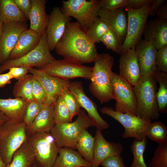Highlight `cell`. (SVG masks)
<instances>
[{
    "label": "cell",
    "instance_id": "1",
    "mask_svg": "<svg viewBox=\"0 0 167 167\" xmlns=\"http://www.w3.org/2000/svg\"><path fill=\"white\" fill-rule=\"evenodd\" d=\"M55 49L64 59L80 65L94 62L98 54L95 44L77 22L67 24Z\"/></svg>",
    "mask_w": 167,
    "mask_h": 167
},
{
    "label": "cell",
    "instance_id": "2",
    "mask_svg": "<svg viewBox=\"0 0 167 167\" xmlns=\"http://www.w3.org/2000/svg\"><path fill=\"white\" fill-rule=\"evenodd\" d=\"M94 62L89 90L101 104L108 102L113 99L110 74L114 59L110 54L103 53L98 54Z\"/></svg>",
    "mask_w": 167,
    "mask_h": 167
},
{
    "label": "cell",
    "instance_id": "3",
    "mask_svg": "<svg viewBox=\"0 0 167 167\" xmlns=\"http://www.w3.org/2000/svg\"><path fill=\"white\" fill-rule=\"evenodd\" d=\"M156 81L151 76H140L133 89L136 98L137 115L155 120L159 118L156 98Z\"/></svg>",
    "mask_w": 167,
    "mask_h": 167
},
{
    "label": "cell",
    "instance_id": "4",
    "mask_svg": "<svg viewBox=\"0 0 167 167\" xmlns=\"http://www.w3.org/2000/svg\"><path fill=\"white\" fill-rule=\"evenodd\" d=\"M26 125L22 121L8 119L0 127V155L6 165L14 153L27 140Z\"/></svg>",
    "mask_w": 167,
    "mask_h": 167
},
{
    "label": "cell",
    "instance_id": "5",
    "mask_svg": "<svg viewBox=\"0 0 167 167\" xmlns=\"http://www.w3.org/2000/svg\"><path fill=\"white\" fill-rule=\"evenodd\" d=\"M75 120L72 122L55 124L50 133L60 147L75 148L78 138L84 130L94 126L85 111L81 109Z\"/></svg>",
    "mask_w": 167,
    "mask_h": 167
},
{
    "label": "cell",
    "instance_id": "6",
    "mask_svg": "<svg viewBox=\"0 0 167 167\" xmlns=\"http://www.w3.org/2000/svg\"><path fill=\"white\" fill-rule=\"evenodd\" d=\"M50 51L47 41L45 29L39 44L34 49L22 57L8 59L1 64L0 73L13 67L39 69L56 60Z\"/></svg>",
    "mask_w": 167,
    "mask_h": 167
},
{
    "label": "cell",
    "instance_id": "7",
    "mask_svg": "<svg viewBox=\"0 0 167 167\" xmlns=\"http://www.w3.org/2000/svg\"><path fill=\"white\" fill-rule=\"evenodd\" d=\"M150 3L139 9L125 7L128 16V23L125 39L119 49L121 55L131 49H135L141 39L147 23Z\"/></svg>",
    "mask_w": 167,
    "mask_h": 167
},
{
    "label": "cell",
    "instance_id": "8",
    "mask_svg": "<svg viewBox=\"0 0 167 167\" xmlns=\"http://www.w3.org/2000/svg\"><path fill=\"white\" fill-rule=\"evenodd\" d=\"M28 140L39 167H52L60 148L50 133H38L28 136Z\"/></svg>",
    "mask_w": 167,
    "mask_h": 167
},
{
    "label": "cell",
    "instance_id": "9",
    "mask_svg": "<svg viewBox=\"0 0 167 167\" xmlns=\"http://www.w3.org/2000/svg\"><path fill=\"white\" fill-rule=\"evenodd\" d=\"M62 11L66 15L75 18L85 32L98 16V12L101 8L98 0H62Z\"/></svg>",
    "mask_w": 167,
    "mask_h": 167
},
{
    "label": "cell",
    "instance_id": "10",
    "mask_svg": "<svg viewBox=\"0 0 167 167\" xmlns=\"http://www.w3.org/2000/svg\"><path fill=\"white\" fill-rule=\"evenodd\" d=\"M110 78L113 87L115 111L137 115V102L133 86L124 78L112 72Z\"/></svg>",
    "mask_w": 167,
    "mask_h": 167
},
{
    "label": "cell",
    "instance_id": "11",
    "mask_svg": "<svg viewBox=\"0 0 167 167\" xmlns=\"http://www.w3.org/2000/svg\"><path fill=\"white\" fill-rule=\"evenodd\" d=\"M100 111L103 114L112 117L122 125L125 129L122 136L125 139L131 138L135 139H142L146 137L147 128L152 122L150 119L142 118L138 115L116 111L110 107L101 108Z\"/></svg>",
    "mask_w": 167,
    "mask_h": 167
},
{
    "label": "cell",
    "instance_id": "12",
    "mask_svg": "<svg viewBox=\"0 0 167 167\" xmlns=\"http://www.w3.org/2000/svg\"><path fill=\"white\" fill-rule=\"evenodd\" d=\"M39 69L50 75L68 80L79 77L90 80L93 71V67L64 59H56Z\"/></svg>",
    "mask_w": 167,
    "mask_h": 167
},
{
    "label": "cell",
    "instance_id": "13",
    "mask_svg": "<svg viewBox=\"0 0 167 167\" xmlns=\"http://www.w3.org/2000/svg\"><path fill=\"white\" fill-rule=\"evenodd\" d=\"M71 17L64 14L59 7H54L49 15L46 28L47 44L50 51L55 49L62 36Z\"/></svg>",
    "mask_w": 167,
    "mask_h": 167
},
{
    "label": "cell",
    "instance_id": "14",
    "mask_svg": "<svg viewBox=\"0 0 167 167\" xmlns=\"http://www.w3.org/2000/svg\"><path fill=\"white\" fill-rule=\"evenodd\" d=\"M69 88L76 97L80 107L86 111L97 129L102 131L109 128V124L101 118L98 112L97 105L85 94L81 82H70Z\"/></svg>",
    "mask_w": 167,
    "mask_h": 167
},
{
    "label": "cell",
    "instance_id": "15",
    "mask_svg": "<svg viewBox=\"0 0 167 167\" xmlns=\"http://www.w3.org/2000/svg\"><path fill=\"white\" fill-rule=\"evenodd\" d=\"M98 16L115 33L120 48L125 39L127 30L128 16L125 7L114 11L101 8Z\"/></svg>",
    "mask_w": 167,
    "mask_h": 167
},
{
    "label": "cell",
    "instance_id": "16",
    "mask_svg": "<svg viewBox=\"0 0 167 167\" xmlns=\"http://www.w3.org/2000/svg\"><path fill=\"white\" fill-rule=\"evenodd\" d=\"M28 28L26 23L12 22L3 24L0 36V63L9 59L20 34Z\"/></svg>",
    "mask_w": 167,
    "mask_h": 167
},
{
    "label": "cell",
    "instance_id": "17",
    "mask_svg": "<svg viewBox=\"0 0 167 167\" xmlns=\"http://www.w3.org/2000/svg\"><path fill=\"white\" fill-rule=\"evenodd\" d=\"M28 71L41 83L54 104L63 91L69 88V80L50 75L35 68H28Z\"/></svg>",
    "mask_w": 167,
    "mask_h": 167
},
{
    "label": "cell",
    "instance_id": "18",
    "mask_svg": "<svg viewBox=\"0 0 167 167\" xmlns=\"http://www.w3.org/2000/svg\"><path fill=\"white\" fill-rule=\"evenodd\" d=\"M135 49L140 76L153 77L157 71L156 62L157 50L150 42L142 39L137 43Z\"/></svg>",
    "mask_w": 167,
    "mask_h": 167
},
{
    "label": "cell",
    "instance_id": "19",
    "mask_svg": "<svg viewBox=\"0 0 167 167\" xmlns=\"http://www.w3.org/2000/svg\"><path fill=\"white\" fill-rule=\"evenodd\" d=\"M94 138L92 167H98L103 161L110 156L121 155L123 150L121 144L106 140L101 131L96 129Z\"/></svg>",
    "mask_w": 167,
    "mask_h": 167
},
{
    "label": "cell",
    "instance_id": "20",
    "mask_svg": "<svg viewBox=\"0 0 167 167\" xmlns=\"http://www.w3.org/2000/svg\"><path fill=\"white\" fill-rule=\"evenodd\" d=\"M144 40L157 50L167 45V21L155 18L147 23L143 34Z\"/></svg>",
    "mask_w": 167,
    "mask_h": 167
},
{
    "label": "cell",
    "instance_id": "21",
    "mask_svg": "<svg viewBox=\"0 0 167 167\" xmlns=\"http://www.w3.org/2000/svg\"><path fill=\"white\" fill-rule=\"evenodd\" d=\"M119 75L132 86L140 77L139 68L135 49H131L121 55L119 61Z\"/></svg>",
    "mask_w": 167,
    "mask_h": 167
},
{
    "label": "cell",
    "instance_id": "22",
    "mask_svg": "<svg viewBox=\"0 0 167 167\" xmlns=\"http://www.w3.org/2000/svg\"><path fill=\"white\" fill-rule=\"evenodd\" d=\"M54 104H45L37 116L26 126L28 136L38 133H50L55 124L54 116Z\"/></svg>",
    "mask_w": 167,
    "mask_h": 167
},
{
    "label": "cell",
    "instance_id": "23",
    "mask_svg": "<svg viewBox=\"0 0 167 167\" xmlns=\"http://www.w3.org/2000/svg\"><path fill=\"white\" fill-rule=\"evenodd\" d=\"M41 38L37 32L30 28L24 30L19 35L9 59H16L27 54L37 46Z\"/></svg>",
    "mask_w": 167,
    "mask_h": 167
},
{
    "label": "cell",
    "instance_id": "24",
    "mask_svg": "<svg viewBox=\"0 0 167 167\" xmlns=\"http://www.w3.org/2000/svg\"><path fill=\"white\" fill-rule=\"evenodd\" d=\"M31 7L29 19L30 28L37 32L41 36L46 29L49 18L46 13V0H31Z\"/></svg>",
    "mask_w": 167,
    "mask_h": 167
},
{
    "label": "cell",
    "instance_id": "25",
    "mask_svg": "<svg viewBox=\"0 0 167 167\" xmlns=\"http://www.w3.org/2000/svg\"><path fill=\"white\" fill-rule=\"evenodd\" d=\"M52 167H92L80 154L73 149L60 147Z\"/></svg>",
    "mask_w": 167,
    "mask_h": 167
},
{
    "label": "cell",
    "instance_id": "26",
    "mask_svg": "<svg viewBox=\"0 0 167 167\" xmlns=\"http://www.w3.org/2000/svg\"><path fill=\"white\" fill-rule=\"evenodd\" d=\"M28 103L24 100L19 98H0V111L9 119L23 121Z\"/></svg>",
    "mask_w": 167,
    "mask_h": 167
},
{
    "label": "cell",
    "instance_id": "27",
    "mask_svg": "<svg viewBox=\"0 0 167 167\" xmlns=\"http://www.w3.org/2000/svg\"><path fill=\"white\" fill-rule=\"evenodd\" d=\"M37 162L28 139L14 153L10 162L6 167H32Z\"/></svg>",
    "mask_w": 167,
    "mask_h": 167
},
{
    "label": "cell",
    "instance_id": "28",
    "mask_svg": "<svg viewBox=\"0 0 167 167\" xmlns=\"http://www.w3.org/2000/svg\"><path fill=\"white\" fill-rule=\"evenodd\" d=\"M0 15L3 24L12 22H27V19L14 0H0Z\"/></svg>",
    "mask_w": 167,
    "mask_h": 167
},
{
    "label": "cell",
    "instance_id": "29",
    "mask_svg": "<svg viewBox=\"0 0 167 167\" xmlns=\"http://www.w3.org/2000/svg\"><path fill=\"white\" fill-rule=\"evenodd\" d=\"M94 143V137L87 130H84L79 135L75 146L78 152L91 164L93 157Z\"/></svg>",
    "mask_w": 167,
    "mask_h": 167
},
{
    "label": "cell",
    "instance_id": "30",
    "mask_svg": "<svg viewBox=\"0 0 167 167\" xmlns=\"http://www.w3.org/2000/svg\"><path fill=\"white\" fill-rule=\"evenodd\" d=\"M33 79L32 74H28L17 80L13 90L15 98L22 99L28 102L33 99L32 94Z\"/></svg>",
    "mask_w": 167,
    "mask_h": 167
},
{
    "label": "cell",
    "instance_id": "31",
    "mask_svg": "<svg viewBox=\"0 0 167 167\" xmlns=\"http://www.w3.org/2000/svg\"><path fill=\"white\" fill-rule=\"evenodd\" d=\"M159 84L156 96L159 113H165L167 108V72L157 71L153 77Z\"/></svg>",
    "mask_w": 167,
    "mask_h": 167
},
{
    "label": "cell",
    "instance_id": "32",
    "mask_svg": "<svg viewBox=\"0 0 167 167\" xmlns=\"http://www.w3.org/2000/svg\"><path fill=\"white\" fill-rule=\"evenodd\" d=\"M146 136L159 144L167 143V126L160 121L151 122L147 128Z\"/></svg>",
    "mask_w": 167,
    "mask_h": 167
},
{
    "label": "cell",
    "instance_id": "33",
    "mask_svg": "<svg viewBox=\"0 0 167 167\" xmlns=\"http://www.w3.org/2000/svg\"><path fill=\"white\" fill-rule=\"evenodd\" d=\"M147 143L146 137L142 140L134 139L131 145V150L133 155V159L129 167H148L145 162L143 157Z\"/></svg>",
    "mask_w": 167,
    "mask_h": 167
},
{
    "label": "cell",
    "instance_id": "34",
    "mask_svg": "<svg viewBox=\"0 0 167 167\" xmlns=\"http://www.w3.org/2000/svg\"><path fill=\"white\" fill-rule=\"evenodd\" d=\"M54 118L55 124L72 122V119L69 110L62 97H58L54 104Z\"/></svg>",
    "mask_w": 167,
    "mask_h": 167
},
{
    "label": "cell",
    "instance_id": "35",
    "mask_svg": "<svg viewBox=\"0 0 167 167\" xmlns=\"http://www.w3.org/2000/svg\"><path fill=\"white\" fill-rule=\"evenodd\" d=\"M109 28L108 25L97 16L86 32L94 43H99L103 36Z\"/></svg>",
    "mask_w": 167,
    "mask_h": 167
},
{
    "label": "cell",
    "instance_id": "36",
    "mask_svg": "<svg viewBox=\"0 0 167 167\" xmlns=\"http://www.w3.org/2000/svg\"><path fill=\"white\" fill-rule=\"evenodd\" d=\"M149 165L150 167H167V143L159 144Z\"/></svg>",
    "mask_w": 167,
    "mask_h": 167
},
{
    "label": "cell",
    "instance_id": "37",
    "mask_svg": "<svg viewBox=\"0 0 167 167\" xmlns=\"http://www.w3.org/2000/svg\"><path fill=\"white\" fill-rule=\"evenodd\" d=\"M44 105L33 99L28 102L26 107L23 121L28 126L30 124L42 110Z\"/></svg>",
    "mask_w": 167,
    "mask_h": 167
},
{
    "label": "cell",
    "instance_id": "38",
    "mask_svg": "<svg viewBox=\"0 0 167 167\" xmlns=\"http://www.w3.org/2000/svg\"><path fill=\"white\" fill-rule=\"evenodd\" d=\"M61 96L63 98L72 119L81 110V107L78 100L69 88L64 90Z\"/></svg>",
    "mask_w": 167,
    "mask_h": 167
},
{
    "label": "cell",
    "instance_id": "39",
    "mask_svg": "<svg viewBox=\"0 0 167 167\" xmlns=\"http://www.w3.org/2000/svg\"><path fill=\"white\" fill-rule=\"evenodd\" d=\"M32 94L33 99L39 101L44 105L53 104L49 99L47 94L41 84L33 77L32 80Z\"/></svg>",
    "mask_w": 167,
    "mask_h": 167
},
{
    "label": "cell",
    "instance_id": "40",
    "mask_svg": "<svg viewBox=\"0 0 167 167\" xmlns=\"http://www.w3.org/2000/svg\"><path fill=\"white\" fill-rule=\"evenodd\" d=\"M108 49L119 53V46L117 37L114 32L110 28L103 36L101 40Z\"/></svg>",
    "mask_w": 167,
    "mask_h": 167
},
{
    "label": "cell",
    "instance_id": "41",
    "mask_svg": "<svg viewBox=\"0 0 167 167\" xmlns=\"http://www.w3.org/2000/svg\"><path fill=\"white\" fill-rule=\"evenodd\" d=\"M156 62L157 71L167 72V45L157 50Z\"/></svg>",
    "mask_w": 167,
    "mask_h": 167
},
{
    "label": "cell",
    "instance_id": "42",
    "mask_svg": "<svg viewBox=\"0 0 167 167\" xmlns=\"http://www.w3.org/2000/svg\"><path fill=\"white\" fill-rule=\"evenodd\" d=\"M128 0H101L99 4L101 8L110 11L116 10L127 6Z\"/></svg>",
    "mask_w": 167,
    "mask_h": 167
},
{
    "label": "cell",
    "instance_id": "43",
    "mask_svg": "<svg viewBox=\"0 0 167 167\" xmlns=\"http://www.w3.org/2000/svg\"><path fill=\"white\" fill-rule=\"evenodd\" d=\"M101 165L103 167H126L121 155L110 156L103 161Z\"/></svg>",
    "mask_w": 167,
    "mask_h": 167
},
{
    "label": "cell",
    "instance_id": "44",
    "mask_svg": "<svg viewBox=\"0 0 167 167\" xmlns=\"http://www.w3.org/2000/svg\"><path fill=\"white\" fill-rule=\"evenodd\" d=\"M16 4L27 19H29L31 7V0H14Z\"/></svg>",
    "mask_w": 167,
    "mask_h": 167
},
{
    "label": "cell",
    "instance_id": "45",
    "mask_svg": "<svg viewBox=\"0 0 167 167\" xmlns=\"http://www.w3.org/2000/svg\"><path fill=\"white\" fill-rule=\"evenodd\" d=\"M8 72L13 79L17 80L28 74V68L24 67H13L8 69Z\"/></svg>",
    "mask_w": 167,
    "mask_h": 167
},
{
    "label": "cell",
    "instance_id": "46",
    "mask_svg": "<svg viewBox=\"0 0 167 167\" xmlns=\"http://www.w3.org/2000/svg\"><path fill=\"white\" fill-rule=\"evenodd\" d=\"M151 0H128L127 6L135 10L141 9L150 4Z\"/></svg>",
    "mask_w": 167,
    "mask_h": 167
},
{
    "label": "cell",
    "instance_id": "47",
    "mask_svg": "<svg viewBox=\"0 0 167 167\" xmlns=\"http://www.w3.org/2000/svg\"><path fill=\"white\" fill-rule=\"evenodd\" d=\"M165 0H151L150 3L149 15L154 17L160 6L164 2Z\"/></svg>",
    "mask_w": 167,
    "mask_h": 167
},
{
    "label": "cell",
    "instance_id": "48",
    "mask_svg": "<svg viewBox=\"0 0 167 167\" xmlns=\"http://www.w3.org/2000/svg\"><path fill=\"white\" fill-rule=\"evenodd\" d=\"M156 15L157 18L164 20L167 21V5L163 2L160 6Z\"/></svg>",
    "mask_w": 167,
    "mask_h": 167
},
{
    "label": "cell",
    "instance_id": "49",
    "mask_svg": "<svg viewBox=\"0 0 167 167\" xmlns=\"http://www.w3.org/2000/svg\"><path fill=\"white\" fill-rule=\"evenodd\" d=\"M13 79L8 72L0 73V88H2L6 85L10 84Z\"/></svg>",
    "mask_w": 167,
    "mask_h": 167
},
{
    "label": "cell",
    "instance_id": "50",
    "mask_svg": "<svg viewBox=\"0 0 167 167\" xmlns=\"http://www.w3.org/2000/svg\"><path fill=\"white\" fill-rule=\"evenodd\" d=\"M8 119V118L5 114L0 111V127Z\"/></svg>",
    "mask_w": 167,
    "mask_h": 167
},
{
    "label": "cell",
    "instance_id": "51",
    "mask_svg": "<svg viewBox=\"0 0 167 167\" xmlns=\"http://www.w3.org/2000/svg\"><path fill=\"white\" fill-rule=\"evenodd\" d=\"M6 165L2 161L0 155V167H6Z\"/></svg>",
    "mask_w": 167,
    "mask_h": 167
},
{
    "label": "cell",
    "instance_id": "52",
    "mask_svg": "<svg viewBox=\"0 0 167 167\" xmlns=\"http://www.w3.org/2000/svg\"><path fill=\"white\" fill-rule=\"evenodd\" d=\"M3 24L1 20L0 15V36L2 32Z\"/></svg>",
    "mask_w": 167,
    "mask_h": 167
},
{
    "label": "cell",
    "instance_id": "53",
    "mask_svg": "<svg viewBox=\"0 0 167 167\" xmlns=\"http://www.w3.org/2000/svg\"><path fill=\"white\" fill-rule=\"evenodd\" d=\"M32 167H39L38 164L36 162Z\"/></svg>",
    "mask_w": 167,
    "mask_h": 167
},
{
    "label": "cell",
    "instance_id": "54",
    "mask_svg": "<svg viewBox=\"0 0 167 167\" xmlns=\"http://www.w3.org/2000/svg\"><path fill=\"white\" fill-rule=\"evenodd\" d=\"M1 64L0 63V67H1Z\"/></svg>",
    "mask_w": 167,
    "mask_h": 167
}]
</instances>
